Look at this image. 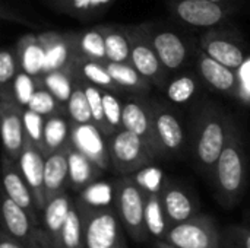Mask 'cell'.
<instances>
[{"label": "cell", "instance_id": "cell-12", "mask_svg": "<svg viewBox=\"0 0 250 248\" xmlns=\"http://www.w3.org/2000/svg\"><path fill=\"white\" fill-rule=\"evenodd\" d=\"M18 167L31 189L37 209L41 213L47 205L45 186H44V171H45V155L26 137L23 151L18 159Z\"/></svg>", "mask_w": 250, "mask_h": 248}, {"label": "cell", "instance_id": "cell-18", "mask_svg": "<svg viewBox=\"0 0 250 248\" xmlns=\"http://www.w3.org/2000/svg\"><path fill=\"white\" fill-rule=\"evenodd\" d=\"M1 218H3V231L10 237L22 243L25 247L31 248V243L35 232V225L32 224L28 213L10 200L4 193L1 197Z\"/></svg>", "mask_w": 250, "mask_h": 248}, {"label": "cell", "instance_id": "cell-8", "mask_svg": "<svg viewBox=\"0 0 250 248\" xmlns=\"http://www.w3.org/2000/svg\"><path fill=\"white\" fill-rule=\"evenodd\" d=\"M123 129L141 137L157 158L164 156L155 130L154 102L144 98H129L123 104Z\"/></svg>", "mask_w": 250, "mask_h": 248}, {"label": "cell", "instance_id": "cell-2", "mask_svg": "<svg viewBox=\"0 0 250 248\" xmlns=\"http://www.w3.org/2000/svg\"><path fill=\"white\" fill-rule=\"evenodd\" d=\"M212 181L215 196L226 208L234 206L245 193L248 183V161L242 134L236 123H233L226 148L217 161Z\"/></svg>", "mask_w": 250, "mask_h": 248}, {"label": "cell", "instance_id": "cell-45", "mask_svg": "<svg viewBox=\"0 0 250 248\" xmlns=\"http://www.w3.org/2000/svg\"><path fill=\"white\" fill-rule=\"evenodd\" d=\"M0 248H28L25 247L22 243H19L18 240H15L13 237H10L7 232H4L1 229L0 232Z\"/></svg>", "mask_w": 250, "mask_h": 248}, {"label": "cell", "instance_id": "cell-24", "mask_svg": "<svg viewBox=\"0 0 250 248\" xmlns=\"http://www.w3.org/2000/svg\"><path fill=\"white\" fill-rule=\"evenodd\" d=\"M72 121L66 113H59L45 118L44 127V143L45 158L60 149H64L70 143Z\"/></svg>", "mask_w": 250, "mask_h": 248}, {"label": "cell", "instance_id": "cell-3", "mask_svg": "<svg viewBox=\"0 0 250 248\" xmlns=\"http://www.w3.org/2000/svg\"><path fill=\"white\" fill-rule=\"evenodd\" d=\"M146 196L148 193L132 175L122 177L114 184V209L123 228L136 243H144L149 237L145 224Z\"/></svg>", "mask_w": 250, "mask_h": 248}, {"label": "cell", "instance_id": "cell-23", "mask_svg": "<svg viewBox=\"0 0 250 248\" xmlns=\"http://www.w3.org/2000/svg\"><path fill=\"white\" fill-rule=\"evenodd\" d=\"M145 224L149 237H154L157 241H166L171 229V224L164 210V205L161 200V190L148 193L146 196Z\"/></svg>", "mask_w": 250, "mask_h": 248}, {"label": "cell", "instance_id": "cell-19", "mask_svg": "<svg viewBox=\"0 0 250 248\" xmlns=\"http://www.w3.org/2000/svg\"><path fill=\"white\" fill-rule=\"evenodd\" d=\"M44 186L47 203L59 194L66 193L69 187V158L67 146L45 158Z\"/></svg>", "mask_w": 250, "mask_h": 248}, {"label": "cell", "instance_id": "cell-38", "mask_svg": "<svg viewBox=\"0 0 250 248\" xmlns=\"http://www.w3.org/2000/svg\"><path fill=\"white\" fill-rule=\"evenodd\" d=\"M104 115L111 134L123 130V104L114 92L103 91Z\"/></svg>", "mask_w": 250, "mask_h": 248}, {"label": "cell", "instance_id": "cell-28", "mask_svg": "<svg viewBox=\"0 0 250 248\" xmlns=\"http://www.w3.org/2000/svg\"><path fill=\"white\" fill-rule=\"evenodd\" d=\"M42 45L45 48V73L67 69L75 63L76 53H75L73 42H67L64 39L56 38V39H45Z\"/></svg>", "mask_w": 250, "mask_h": 248}, {"label": "cell", "instance_id": "cell-42", "mask_svg": "<svg viewBox=\"0 0 250 248\" xmlns=\"http://www.w3.org/2000/svg\"><path fill=\"white\" fill-rule=\"evenodd\" d=\"M16 76H18L16 58L9 50H3L0 53V86H1L0 91L1 92H12L13 80Z\"/></svg>", "mask_w": 250, "mask_h": 248}, {"label": "cell", "instance_id": "cell-21", "mask_svg": "<svg viewBox=\"0 0 250 248\" xmlns=\"http://www.w3.org/2000/svg\"><path fill=\"white\" fill-rule=\"evenodd\" d=\"M73 205H75V202L70 199V196L66 191L63 194H59L54 199H51L45 205L44 210L41 212V225H42L44 231L48 234L53 246L57 244Z\"/></svg>", "mask_w": 250, "mask_h": 248}, {"label": "cell", "instance_id": "cell-34", "mask_svg": "<svg viewBox=\"0 0 250 248\" xmlns=\"http://www.w3.org/2000/svg\"><path fill=\"white\" fill-rule=\"evenodd\" d=\"M107 61L130 64V38L127 31L104 29Z\"/></svg>", "mask_w": 250, "mask_h": 248}, {"label": "cell", "instance_id": "cell-9", "mask_svg": "<svg viewBox=\"0 0 250 248\" xmlns=\"http://www.w3.org/2000/svg\"><path fill=\"white\" fill-rule=\"evenodd\" d=\"M130 38V64L151 83L164 86L166 67L158 58L146 31H127Z\"/></svg>", "mask_w": 250, "mask_h": 248}, {"label": "cell", "instance_id": "cell-26", "mask_svg": "<svg viewBox=\"0 0 250 248\" xmlns=\"http://www.w3.org/2000/svg\"><path fill=\"white\" fill-rule=\"evenodd\" d=\"M113 80L123 89L138 95H145L151 89V83L129 63H104Z\"/></svg>", "mask_w": 250, "mask_h": 248}, {"label": "cell", "instance_id": "cell-32", "mask_svg": "<svg viewBox=\"0 0 250 248\" xmlns=\"http://www.w3.org/2000/svg\"><path fill=\"white\" fill-rule=\"evenodd\" d=\"M66 114L73 124H94L91 107H89V102H88V98L82 85V77L79 73L75 82L72 96L66 105Z\"/></svg>", "mask_w": 250, "mask_h": 248}, {"label": "cell", "instance_id": "cell-35", "mask_svg": "<svg viewBox=\"0 0 250 248\" xmlns=\"http://www.w3.org/2000/svg\"><path fill=\"white\" fill-rule=\"evenodd\" d=\"M56 248H86L85 244V231H83V222L82 218L73 205L69 218L63 227V231L60 234V238Z\"/></svg>", "mask_w": 250, "mask_h": 248}, {"label": "cell", "instance_id": "cell-25", "mask_svg": "<svg viewBox=\"0 0 250 248\" xmlns=\"http://www.w3.org/2000/svg\"><path fill=\"white\" fill-rule=\"evenodd\" d=\"M76 77H78V70H76V64L73 63L67 69L45 73L41 77V83L63 107H66L72 96Z\"/></svg>", "mask_w": 250, "mask_h": 248}, {"label": "cell", "instance_id": "cell-46", "mask_svg": "<svg viewBox=\"0 0 250 248\" xmlns=\"http://www.w3.org/2000/svg\"><path fill=\"white\" fill-rule=\"evenodd\" d=\"M157 248H176L173 247L171 244L166 243V241H157Z\"/></svg>", "mask_w": 250, "mask_h": 248}, {"label": "cell", "instance_id": "cell-43", "mask_svg": "<svg viewBox=\"0 0 250 248\" xmlns=\"http://www.w3.org/2000/svg\"><path fill=\"white\" fill-rule=\"evenodd\" d=\"M237 75H239V92L236 99H239L246 105H250V66L245 63L243 67L237 70Z\"/></svg>", "mask_w": 250, "mask_h": 248}, {"label": "cell", "instance_id": "cell-7", "mask_svg": "<svg viewBox=\"0 0 250 248\" xmlns=\"http://www.w3.org/2000/svg\"><path fill=\"white\" fill-rule=\"evenodd\" d=\"M23 107H21L12 92L0 91V123L4 155L18 162L26 140L23 124Z\"/></svg>", "mask_w": 250, "mask_h": 248}, {"label": "cell", "instance_id": "cell-31", "mask_svg": "<svg viewBox=\"0 0 250 248\" xmlns=\"http://www.w3.org/2000/svg\"><path fill=\"white\" fill-rule=\"evenodd\" d=\"M21 67L22 72L28 73L32 77L44 76L45 73V48L42 42L31 39L29 42H22L19 50Z\"/></svg>", "mask_w": 250, "mask_h": 248}, {"label": "cell", "instance_id": "cell-33", "mask_svg": "<svg viewBox=\"0 0 250 248\" xmlns=\"http://www.w3.org/2000/svg\"><path fill=\"white\" fill-rule=\"evenodd\" d=\"M199 80L193 73H182L166 86V96L176 105L188 104L196 94Z\"/></svg>", "mask_w": 250, "mask_h": 248}, {"label": "cell", "instance_id": "cell-5", "mask_svg": "<svg viewBox=\"0 0 250 248\" xmlns=\"http://www.w3.org/2000/svg\"><path fill=\"white\" fill-rule=\"evenodd\" d=\"M79 215L83 222L86 248H127L116 209L79 212Z\"/></svg>", "mask_w": 250, "mask_h": 248}, {"label": "cell", "instance_id": "cell-1", "mask_svg": "<svg viewBox=\"0 0 250 248\" xmlns=\"http://www.w3.org/2000/svg\"><path fill=\"white\" fill-rule=\"evenodd\" d=\"M233 123L234 118L215 104L205 105L196 117L193 155L199 170L211 178L229 140Z\"/></svg>", "mask_w": 250, "mask_h": 248}, {"label": "cell", "instance_id": "cell-4", "mask_svg": "<svg viewBox=\"0 0 250 248\" xmlns=\"http://www.w3.org/2000/svg\"><path fill=\"white\" fill-rule=\"evenodd\" d=\"M108 149L111 167L122 177L148 168L157 158L141 137L125 129L108 139Z\"/></svg>", "mask_w": 250, "mask_h": 248}, {"label": "cell", "instance_id": "cell-41", "mask_svg": "<svg viewBox=\"0 0 250 248\" xmlns=\"http://www.w3.org/2000/svg\"><path fill=\"white\" fill-rule=\"evenodd\" d=\"M223 248H250V228L245 225H230L221 234Z\"/></svg>", "mask_w": 250, "mask_h": 248}, {"label": "cell", "instance_id": "cell-13", "mask_svg": "<svg viewBox=\"0 0 250 248\" xmlns=\"http://www.w3.org/2000/svg\"><path fill=\"white\" fill-rule=\"evenodd\" d=\"M155 130L164 156H176L185 146V129L180 118L164 104L154 102Z\"/></svg>", "mask_w": 250, "mask_h": 248}, {"label": "cell", "instance_id": "cell-39", "mask_svg": "<svg viewBox=\"0 0 250 248\" xmlns=\"http://www.w3.org/2000/svg\"><path fill=\"white\" fill-rule=\"evenodd\" d=\"M42 83H41V79L40 80H35V77L29 76L28 73L25 72H19L18 76L15 77L13 80V86H12V92H13V96L16 99V102L26 108L32 95L37 92L38 88H41Z\"/></svg>", "mask_w": 250, "mask_h": 248}, {"label": "cell", "instance_id": "cell-48", "mask_svg": "<svg viewBox=\"0 0 250 248\" xmlns=\"http://www.w3.org/2000/svg\"><path fill=\"white\" fill-rule=\"evenodd\" d=\"M249 216H250V210H249Z\"/></svg>", "mask_w": 250, "mask_h": 248}, {"label": "cell", "instance_id": "cell-6", "mask_svg": "<svg viewBox=\"0 0 250 248\" xmlns=\"http://www.w3.org/2000/svg\"><path fill=\"white\" fill-rule=\"evenodd\" d=\"M166 243L176 248H221V232L214 218L199 213L171 227Z\"/></svg>", "mask_w": 250, "mask_h": 248}, {"label": "cell", "instance_id": "cell-27", "mask_svg": "<svg viewBox=\"0 0 250 248\" xmlns=\"http://www.w3.org/2000/svg\"><path fill=\"white\" fill-rule=\"evenodd\" d=\"M114 200V186L103 181H97L85 189L76 199L75 206L79 212H98L110 209Z\"/></svg>", "mask_w": 250, "mask_h": 248}, {"label": "cell", "instance_id": "cell-30", "mask_svg": "<svg viewBox=\"0 0 250 248\" xmlns=\"http://www.w3.org/2000/svg\"><path fill=\"white\" fill-rule=\"evenodd\" d=\"M76 57L94 60L98 63H107V53H105V37L104 31L100 29H89L78 37L73 42Z\"/></svg>", "mask_w": 250, "mask_h": 248}, {"label": "cell", "instance_id": "cell-14", "mask_svg": "<svg viewBox=\"0 0 250 248\" xmlns=\"http://www.w3.org/2000/svg\"><path fill=\"white\" fill-rule=\"evenodd\" d=\"M161 200L171 227L183 224L199 215V205L196 200L171 180H166L161 189Z\"/></svg>", "mask_w": 250, "mask_h": 248}, {"label": "cell", "instance_id": "cell-37", "mask_svg": "<svg viewBox=\"0 0 250 248\" xmlns=\"http://www.w3.org/2000/svg\"><path fill=\"white\" fill-rule=\"evenodd\" d=\"M26 108L45 118L59 113H66V107H63L44 86L37 89V92L32 95Z\"/></svg>", "mask_w": 250, "mask_h": 248}, {"label": "cell", "instance_id": "cell-44", "mask_svg": "<svg viewBox=\"0 0 250 248\" xmlns=\"http://www.w3.org/2000/svg\"><path fill=\"white\" fill-rule=\"evenodd\" d=\"M31 248H56L53 246L48 234L44 231V228L38 227L35 228V232H34V238H32V243H31Z\"/></svg>", "mask_w": 250, "mask_h": 248}, {"label": "cell", "instance_id": "cell-22", "mask_svg": "<svg viewBox=\"0 0 250 248\" xmlns=\"http://www.w3.org/2000/svg\"><path fill=\"white\" fill-rule=\"evenodd\" d=\"M202 45H204L205 53L211 58H214L215 61H218L220 64L231 70H239L246 63L243 48L229 38L209 35L204 39Z\"/></svg>", "mask_w": 250, "mask_h": 248}, {"label": "cell", "instance_id": "cell-29", "mask_svg": "<svg viewBox=\"0 0 250 248\" xmlns=\"http://www.w3.org/2000/svg\"><path fill=\"white\" fill-rule=\"evenodd\" d=\"M75 64H76V70L78 73L88 80L89 83L98 86L103 91H110L114 94L122 92L123 89L113 80V77L110 76L107 67L104 63H98L94 60H86V58H75Z\"/></svg>", "mask_w": 250, "mask_h": 248}, {"label": "cell", "instance_id": "cell-47", "mask_svg": "<svg viewBox=\"0 0 250 248\" xmlns=\"http://www.w3.org/2000/svg\"><path fill=\"white\" fill-rule=\"evenodd\" d=\"M208 1H214V3H220V1H224V0H208Z\"/></svg>", "mask_w": 250, "mask_h": 248}, {"label": "cell", "instance_id": "cell-36", "mask_svg": "<svg viewBox=\"0 0 250 248\" xmlns=\"http://www.w3.org/2000/svg\"><path fill=\"white\" fill-rule=\"evenodd\" d=\"M82 77V76H81ZM82 85L91 107V113H92V123L95 127H98V130L105 136V137H111V132L108 129V124L105 121V115H104V104H103V89H100L98 86L89 83L88 80H85L82 77Z\"/></svg>", "mask_w": 250, "mask_h": 248}, {"label": "cell", "instance_id": "cell-17", "mask_svg": "<svg viewBox=\"0 0 250 248\" xmlns=\"http://www.w3.org/2000/svg\"><path fill=\"white\" fill-rule=\"evenodd\" d=\"M149 39L166 70L176 72L183 67L188 58V47L176 32L161 29L154 35H149Z\"/></svg>", "mask_w": 250, "mask_h": 248}, {"label": "cell", "instance_id": "cell-10", "mask_svg": "<svg viewBox=\"0 0 250 248\" xmlns=\"http://www.w3.org/2000/svg\"><path fill=\"white\" fill-rule=\"evenodd\" d=\"M1 174H3V193L10 200H13L18 206H21L31 218L32 224L38 228L41 225V219H40V212L37 209L34 194L28 187L18 164L4 153L1 156Z\"/></svg>", "mask_w": 250, "mask_h": 248}, {"label": "cell", "instance_id": "cell-20", "mask_svg": "<svg viewBox=\"0 0 250 248\" xmlns=\"http://www.w3.org/2000/svg\"><path fill=\"white\" fill-rule=\"evenodd\" d=\"M69 158V187L75 191L82 193L85 189L100 181L103 170L97 167L91 159L76 151L70 143L67 145Z\"/></svg>", "mask_w": 250, "mask_h": 248}, {"label": "cell", "instance_id": "cell-15", "mask_svg": "<svg viewBox=\"0 0 250 248\" xmlns=\"http://www.w3.org/2000/svg\"><path fill=\"white\" fill-rule=\"evenodd\" d=\"M173 9L185 23L195 28H212L226 19L223 6L208 0H179Z\"/></svg>", "mask_w": 250, "mask_h": 248}, {"label": "cell", "instance_id": "cell-40", "mask_svg": "<svg viewBox=\"0 0 250 248\" xmlns=\"http://www.w3.org/2000/svg\"><path fill=\"white\" fill-rule=\"evenodd\" d=\"M23 124H25L26 137L45 155V143H44L45 117L25 108L23 110Z\"/></svg>", "mask_w": 250, "mask_h": 248}, {"label": "cell", "instance_id": "cell-11", "mask_svg": "<svg viewBox=\"0 0 250 248\" xmlns=\"http://www.w3.org/2000/svg\"><path fill=\"white\" fill-rule=\"evenodd\" d=\"M70 145L88 159H91L103 171L111 167L108 140H105V136L94 124L72 123Z\"/></svg>", "mask_w": 250, "mask_h": 248}, {"label": "cell", "instance_id": "cell-16", "mask_svg": "<svg viewBox=\"0 0 250 248\" xmlns=\"http://www.w3.org/2000/svg\"><path fill=\"white\" fill-rule=\"evenodd\" d=\"M198 72L201 77L207 82L208 86L212 89L227 94L229 96L237 98L239 92V75L237 70H231L214 58H211L205 51L198 54Z\"/></svg>", "mask_w": 250, "mask_h": 248}]
</instances>
